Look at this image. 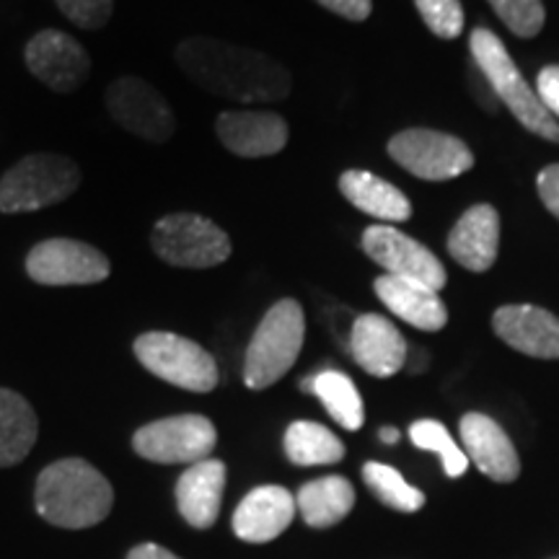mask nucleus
I'll list each match as a JSON object with an SVG mask.
<instances>
[{"mask_svg":"<svg viewBox=\"0 0 559 559\" xmlns=\"http://www.w3.org/2000/svg\"><path fill=\"white\" fill-rule=\"evenodd\" d=\"M536 190L544 205L559 221V164H551L536 177Z\"/></svg>","mask_w":559,"mask_h":559,"instance_id":"33","label":"nucleus"},{"mask_svg":"<svg viewBox=\"0 0 559 559\" xmlns=\"http://www.w3.org/2000/svg\"><path fill=\"white\" fill-rule=\"evenodd\" d=\"M107 109L111 120L122 130L132 132L145 143H169L174 130H177V120H174V111L164 94L153 88L148 81L135 79V75H124V79L109 83Z\"/></svg>","mask_w":559,"mask_h":559,"instance_id":"10","label":"nucleus"},{"mask_svg":"<svg viewBox=\"0 0 559 559\" xmlns=\"http://www.w3.org/2000/svg\"><path fill=\"white\" fill-rule=\"evenodd\" d=\"M349 353L366 373L391 379L407 362V340L386 317L362 313L349 330Z\"/></svg>","mask_w":559,"mask_h":559,"instance_id":"17","label":"nucleus"},{"mask_svg":"<svg viewBox=\"0 0 559 559\" xmlns=\"http://www.w3.org/2000/svg\"><path fill=\"white\" fill-rule=\"evenodd\" d=\"M319 5L330 9L347 21H366L370 16V0H317Z\"/></svg>","mask_w":559,"mask_h":559,"instance_id":"34","label":"nucleus"},{"mask_svg":"<svg viewBox=\"0 0 559 559\" xmlns=\"http://www.w3.org/2000/svg\"><path fill=\"white\" fill-rule=\"evenodd\" d=\"M81 187V169L60 153H32L0 179V213H34L68 200Z\"/></svg>","mask_w":559,"mask_h":559,"instance_id":"5","label":"nucleus"},{"mask_svg":"<svg viewBox=\"0 0 559 559\" xmlns=\"http://www.w3.org/2000/svg\"><path fill=\"white\" fill-rule=\"evenodd\" d=\"M500 251V215L487 202L466 210L449 234V254L461 267L487 272Z\"/></svg>","mask_w":559,"mask_h":559,"instance_id":"20","label":"nucleus"},{"mask_svg":"<svg viewBox=\"0 0 559 559\" xmlns=\"http://www.w3.org/2000/svg\"><path fill=\"white\" fill-rule=\"evenodd\" d=\"M296 498L285 487L264 485L251 489L234 513V534L241 542H275L296 519Z\"/></svg>","mask_w":559,"mask_h":559,"instance_id":"18","label":"nucleus"},{"mask_svg":"<svg viewBox=\"0 0 559 559\" xmlns=\"http://www.w3.org/2000/svg\"><path fill=\"white\" fill-rule=\"evenodd\" d=\"M300 389L306 394H317L340 428L360 430L366 423V407H362L358 386L342 370H319L317 376L300 381Z\"/></svg>","mask_w":559,"mask_h":559,"instance_id":"25","label":"nucleus"},{"mask_svg":"<svg viewBox=\"0 0 559 559\" xmlns=\"http://www.w3.org/2000/svg\"><path fill=\"white\" fill-rule=\"evenodd\" d=\"M135 358L145 370L194 394L218 386V362L198 342L171 332H145L135 340Z\"/></svg>","mask_w":559,"mask_h":559,"instance_id":"6","label":"nucleus"},{"mask_svg":"<svg viewBox=\"0 0 559 559\" xmlns=\"http://www.w3.org/2000/svg\"><path fill=\"white\" fill-rule=\"evenodd\" d=\"M362 249L376 264L386 270V275L407 277L428 285L432 290H443L449 283V272L432 251L412 236L402 234L394 226H370L362 234Z\"/></svg>","mask_w":559,"mask_h":559,"instance_id":"12","label":"nucleus"},{"mask_svg":"<svg viewBox=\"0 0 559 559\" xmlns=\"http://www.w3.org/2000/svg\"><path fill=\"white\" fill-rule=\"evenodd\" d=\"M419 16L440 39H456L464 32V9L461 0H415Z\"/></svg>","mask_w":559,"mask_h":559,"instance_id":"30","label":"nucleus"},{"mask_svg":"<svg viewBox=\"0 0 559 559\" xmlns=\"http://www.w3.org/2000/svg\"><path fill=\"white\" fill-rule=\"evenodd\" d=\"M306 340V317L298 300L283 298L264 313L243 360V383L251 391L270 389L298 360Z\"/></svg>","mask_w":559,"mask_h":559,"instance_id":"4","label":"nucleus"},{"mask_svg":"<svg viewBox=\"0 0 559 559\" xmlns=\"http://www.w3.org/2000/svg\"><path fill=\"white\" fill-rule=\"evenodd\" d=\"M177 66L194 86L243 104L280 102L293 88L290 73L275 58L210 37L181 41Z\"/></svg>","mask_w":559,"mask_h":559,"instance_id":"1","label":"nucleus"},{"mask_svg":"<svg viewBox=\"0 0 559 559\" xmlns=\"http://www.w3.org/2000/svg\"><path fill=\"white\" fill-rule=\"evenodd\" d=\"M109 260L99 249L75 239H47L26 257V275L34 283L62 288V285H96L109 277Z\"/></svg>","mask_w":559,"mask_h":559,"instance_id":"11","label":"nucleus"},{"mask_svg":"<svg viewBox=\"0 0 559 559\" xmlns=\"http://www.w3.org/2000/svg\"><path fill=\"white\" fill-rule=\"evenodd\" d=\"M536 96L542 107L559 122V66L542 68V73L536 75Z\"/></svg>","mask_w":559,"mask_h":559,"instance_id":"32","label":"nucleus"},{"mask_svg":"<svg viewBox=\"0 0 559 559\" xmlns=\"http://www.w3.org/2000/svg\"><path fill=\"white\" fill-rule=\"evenodd\" d=\"M492 330L508 347L542 360H559V317L539 306L513 304L495 311Z\"/></svg>","mask_w":559,"mask_h":559,"instance_id":"15","label":"nucleus"},{"mask_svg":"<svg viewBox=\"0 0 559 559\" xmlns=\"http://www.w3.org/2000/svg\"><path fill=\"white\" fill-rule=\"evenodd\" d=\"M285 456L296 466H326L345 459V443L330 428L298 419L285 430Z\"/></svg>","mask_w":559,"mask_h":559,"instance_id":"26","label":"nucleus"},{"mask_svg":"<svg viewBox=\"0 0 559 559\" xmlns=\"http://www.w3.org/2000/svg\"><path fill=\"white\" fill-rule=\"evenodd\" d=\"M389 156L425 181L456 179L474 166V156L464 140L425 128L396 132L389 140Z\"/></svg>","mask_w":559,"mask_h":559,"instance_id":"9","label":"nucleus"},{"mask_svg":"<svg viewBox=\"0 0 559 559\" xmlns=\"http://www.w3.org/2000/svg\"><path fill=\"white\" fill-rule=\"evenodd\" d=\"M461 440H464L466 459L477 464L485 477L502 481H515L521 474V459L508 432L481 412H466L459 425Z\"/></svg>","mask_w":559,"mask_h":559,"instance_id":"14","label":"nucleus"},{"mask_svg":"<svg viewBox=\"0 0 559 559\" xmlns=\"http://www.w3.org/2000/svg\"><path fill=\"white\" fill-rule=\"evenodd\" d=\"M472 58L477 62V68L485 75L489 88L498 94V99L513 111V117L523 128L534 135L547 138L551 143H559V122L542 107L536 91L523 81L521 70L515 68L513 58H510L506 45L498 39V34H492L485 26L472 32L469 37Z\"/></svg>","mask_w":559,"mask_h":559,"instance_id":"3","label":"nucleus"},{"mask_svg":"<svg viewBox=\"0 0 559 559\" xmlns=\"http://www.w3.org/2000/svg\"><path fill=\"white\" fill-rule=\"evenodd\" d=\"M24 60L34 79L58 94L79 91L91 73V58L81 41L58 29L34 34L24 50Z\"/></svg>","mask_w":559,"mask_h":559,"instance_id":"13","label":"nucleus"},{"mask_svg":"<svg viewBox=\"0 0 559 559\" xmlns=\"http://www.w3.org/2000/svg\"><path fill=\"white\" fill-rule=\"evenodd\" d=\"M115 489L83 459H60L37 479L34 506L47 523L60 528H91L109 515Z\"/></svg>","mask_w":559,"mask_h":559,"instance_id":"2","label":"nucleus"},{"mask_svg":"<svg viewBox=\"0 0 559 559\" xmlns=\"http://www.w3.org/2000/svg\"><path fill=\"white\" fill-rule=\"evenodd\" d=\"M218 432L215 425L202 415H174L143 425L132 436V449L140 459L156 464H198L210 459Z\"/></svg>","mask_w":559,"mask_h":559,"instance_id":"8","label":"nucleus"},{"mask_svg":"<svg viewBox=\"0 0 559 559\" xmlns=\"http://www.w3.org/2000/svg\"><path fill=\"white\" fill-rule=\"evenodd\" d=\"M221 143L241 158L275 156L288 145V122L277 111H223L215 122Z\"/></svg>","mask_w":559,"mask_h":559,"instance_id":"16","label":"nucleus"},{"mask_svg":"<svg viewBox=\"0 0 559 559\" xmlns=\"http://www.w3.org/2000/svg\"><path fill=\"white\" fill-rule=\"evenodd\" d=\"M409 440L417 449L438 453L440 461H443V469L451 479L464 477L466 469H469L466 453L453 443L449 428L443 423H438V419H417L409 428Z\"/></svg>","mask_w":559,"mask_h":559,"instance_id":"28","label":"nucleus"},{"mask_svg":"<svg viewBox=\"0 0 559 559\" xmlns=\"http://www.w3.org/2000/svg\"><path fill=\"white\" fill-rule=\"evenodd\" d=\"M340 192L345 194L349 205H355L362 213L373 215L379 221H409L412 205L400 187H394L391 181L376 177L370 171L349 169L340 177Z\"/></svg>","mask_w":559,"mask_h":559,"instance_id":"22","label":"nucleus"},{"mask_svg":"<svg viewBox=\"0 0 559 559\" xmlns=\"http://www.w3.org/2000/svg\"><path fill=\"white\" fill-rule=\"evenodd\" d=\"M55 3L66 13V19L88 32L107 26L111 11H115V0H55Z\"/></svg>","mask_w":559,"mask_h":559,"instance_id":"31","label":"nucleus"},{"mask_svg":"<svg viewBox=\"0 0 559 559\" xmlns=\"http://www.w3.org/2000/svg\"><path fill=\"white\" fill-rule=\"evenodd\" d=\"M296 508L306 526L330 528L345 521L349 510L355 508V489L345 477L330 474V477L313 479L300 487L296 495Z\"/></svg>","mask_w":559,"mask_h":559,"instance_id":"23","label":"nucleus"},{"mask_svg":"<svg viewBox=\"0 0 559 559\" xmlns=\"http://www.w3.org/2000/svg\"><path fill=\"white\" fill-rule=\"evenodd\" d=\"M39 436L32 404L19 391L0 389V466H13L29 456Z\"/></svg>","mask_w":559,"mask_h":559,"instance_id":"24","label":"nucleus"},{"mask_svg":"<svg viewBox=\"0 0 559 559\" xmlns=\"http://www.w3.org/2000/svg\"><path fill=\"white\" fill-rule=\"evenodd\" d=\"M223 489H226V464L205 459L187 466L177 481V506L181 519L192 528H210L221 515Z\"/></svg>","mask_w":559,"mask_h":559,"instance_id":"21","label":"nucleus"},{"mask_svg":"<svg viewBox=\"0 0 559 559\" xmlns=\"http://www.w3.org/2000/svg\"><path fill=\"white\" fill-rule=\"evenodd\" d=\"M151 247L158 260L185 270L218 267L230 257L226 230L194 213L164 215L151 230Z\"/></svg>","mask_w":559,"mask_h":559,"instance_id":"7","label":"nucleus"},{"mask_svg":"<svg viewBox=\"0 0 559 559\" xmlns=\"http://www.w3.org/2000/svg\"><path fill=\"white\" fill-rule=\"evenodd\" d=\"M373 290L396 319L407 321L415 330L440 332L449 324V309L440 300L438 290L428 288V285L407 277L381 275L373 280Z\"/></svg>","mask_w":559,"mask_h":559,"instance_id":"19","label":"nucleus"},{"mask_svg":"<svg viewBox=\"0 0 559 559\" xmlns=\"http://www.w3.org/2000/svg\"><path fill=\"white\" fill-rule=\"evenodd\" d=\"M489 5L515 37L528 39L544 29L547 13L542 0H489Z\"/></svg>","mask_w":559,"mask_h":559,"instance_id":"29","label":"nucleus"},{"mask_svg":"<svg viewBox=\"0 0 559 559\" xmlns=\"http://www.w3.org/2000/svg\"><path fill=\"white\" fill-rule=\"evenodd\" d=\"M362 479L370 492L379 498L383 506L400 513H417L425 506V495L417 487H412L394 466L379 464V461H368L362 466Z\"/></svg>","mask_w":559,"mask_h":559,"instance_id":"27","label":"nucleus"},{"mask_svg":"<svg viewBox=\"0 0 559 559\" xmlns=\"http://www.w3.org/2000/svg\"><path fill=\"white\" fill-rule=\"evenodd\" d=\"M379 438H381V443L394 445V443H400V430H396V428H381Z\"/></svg>","mask_w":559,"mask_h":559,"instance_id":"36","label":"nucleus"},{"mask_svg":"<svg viewBox=\"0 0 559 559\" xmlns=\"http://www.w3.org/2000/svg\"><path fill=\"white\" fill-rule=\"evenodd\" d=\"M128 559H181L174 551L158 547V544H140V547L130 549Z\"/></svg>","mask_w":559,"mask_h":559,"instance_id":"35","label":"nucleus"}]
</instances>
